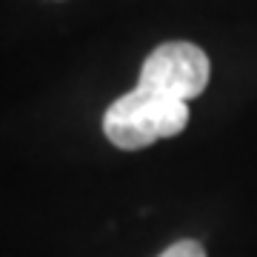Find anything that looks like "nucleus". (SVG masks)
I'll return each mask as SVG.
<instances>
[{
    "mask_svg": "<svg viewBox=\"0 0 257 257\" xmlns=\"http://www.w3.org/2000/svg\"><path fill=\"white\" fill-rule=\"evenodd\" d=\"M189 123V106L183 100L166 97L146 86H135L132 92L111 103L103 114V135L111 146L123 152H138L157 140L177 138Z\"/></svg>",
    "mask_w": 257,
    "mask_h": 257,
    "instance_id": "obj_1",
    "label": "nucleus"
},
{
    "mask_svg": "<svg viewBox=\"0 0 257 257\" xmlns=\"http://www.w3.org/2000/svg\"><path fill=\"white\" fill-rule=\"evenodd\" d=\"M157 257H206V248L197 240H177Z\"/></svg>",
    "mask_w": 257,
    "mask_h": 257,
    "instance_id": "obj_3",
    "label": "nucleus"
},
{
    "mask_svg": "<svg viewBox=\"0 0 257 257\" xmlns=\"http://www.w3.org/2000/svg\"><path fill=\"white\" fill-rule=\"evenodd\" d=\"M211 77L209 55L189 40H169L146 57L140 69V86L166 97L189 103L192 97L206 92Z\"/></svg>",
    "mask_w": 257,
    "mask_h": 257,
    "instance_id": "obj_2",
    "label": "nucleus"
}]
</instances>
